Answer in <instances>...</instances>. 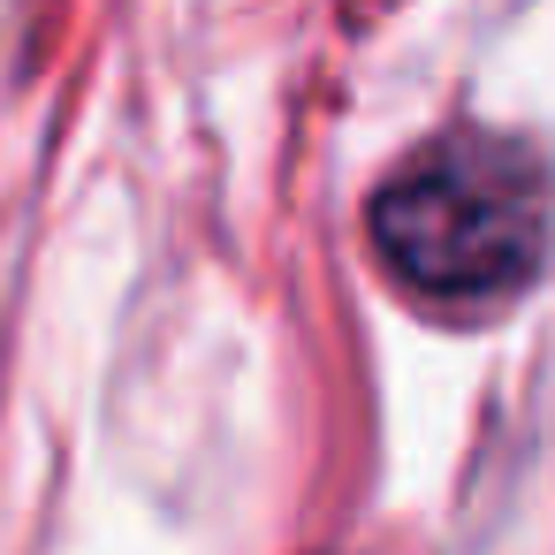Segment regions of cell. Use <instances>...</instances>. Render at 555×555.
I'll list each match as a JSON object with an SVG mask.
<instances>
[{
	"mask_svg": "<svg viewBox=\"0 0 555 555\" xmlns=\"http://www.w3.org/2000/svg\"><path fill=\"white\" fill-rule=\"evenodd\" d=\"M555 236V176L509 130H456L411 153L373 198L380 267L434 305L517 297Z\"/></svg>",
	"mask_w": 555,
	"mask_h": 555,
	"instance_id": "cell-1",
	"label": "cell"
}]
</instances>
